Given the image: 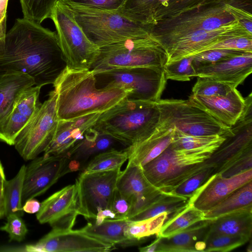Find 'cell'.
<instances>
[{
  "label": "cell",
  "instance_id": "46",
  "mask_svg": "<svg viewBox=\"0 0 252 252\" xmlns=\"http://www.w3.org/2000/svg\"><path fill=\"white\" fill-rule=\"evenodd\" d=\"M224 49L252 53V35L237 36L220 42L206 50Z\"/></svg>",
  "mask_w": 252,
  "mask_h": 252
},
{
  "label": "cell",
  "instance_id": "1",
  "mask_svg": "<svg viewBox=\"0 0 252 252\" xmlns=\"http://www.w3.org/2000/svg\"><path fill=\"white\" fill-rule=\"evenodd\" d=\"M66 66L56 32L24 18L17 19L6 32L0 51V76L22 72L42 87L53 84Z\"/></svg>",
  "mask_w": 252,
  "mask_h": 252
},
{
  "label": "cell",
  "instance_id": "38",
  "mask_svg": "<svg viewBox=\"0 0 252 252\" xmlns=\"http://www.w3.org/2000/svg\"><path fill=\"white\" fill-rule=\"evenodd\" d=\"M232 0H166L157 9V21L176 15L183 11L200 6L217 3H228Z\"/></svg>",
  "mask_w": 252,
  "mask_h": 252
},
{
  "label": "cell",
  "instance_id": "27",
  "mask_svg": "<svg viewBox=\"0 0 252 252\" xmlns=\"http://www.w3.org/2000/svg\"><path fill=\"white\" fill-rule=\"evenodd\" d=\"M252 208L239 209L211 220L208 234L252 238Z\"/></svg>",
  "mask_w": 252,
  "mask_h": 252
},
{
  "label": "cell",
  "instance_id": "37",
  "mask_svg": "<svg viewBox=\"0 0 252 252\" xmlns=\"http://www.w3.org/2000/svg\"><path fill=\"white\" fill-rule=\"evenodd\" d=\"M173 129V138L170 145L178 149H218L226 138L220 135H190Z\"/></svg>",
  "mask_w": 252,
  "mask_h": 252
},
{
  "label": "cell",
  "instance_id": "45",
  "mask_svg": "<svg viewBox=\"0 0 252 252\" xmlns=\"http://www.w3.org/2000/svg\"><path fill=\"white\" fill-rule=\"evenodd\" d=\"M6 218V222L0 227V230L8 234L10 241H23L28 232V229L22 217L12 214L8 215Z\"/></svg>",
  "mask_w": 252,
  "mask_h": 252
},
{
  "label": "cell",
  "instance_id": "29",
  "mask_svg": "<svg viewBox=\"0 0 252 252\" xmlns=\"http://www.w3.org/2000/svg\"><path fill=\"white\" fill-rule=\"evenodd\" d=\"M129 222V220L127 219H108L98 224L89 222L81 229L104 242L127 246L136 243L126 234V227Z\"/></svg>",
  "mask_w": 252,
  "mask_h": 252
},
{
  "label": "cell",
  "instance_id": "47",
  "mask_svg": "<svg viewBox=\"0 0 252 252\" xmlns=\"http://www.w3.org/2000/svg\"><path fill=\"white\" fill-rule=\"evenodd\" d=\"M62 2L90 8L117 11L125 0H61Z\"/></svg>",
  "mask_w": 252,
  "mask_h": 252
},
{
  "label": "cell",
  "instance_id": "53",
  "mask_svg": "<svg viewBox=\"0 0 252 252\" xmlns=\"http://www.w3.org/2000/svg\"><path fill=\"white\" fill-rule=\"evenodd\" d=\"M41 203L34 198L27 200L23 204V210L29 214H34L38 212Z\"/></svg>",
  "mask_w": 252,
  "mask_h": 252
},
{
  "label": "cell",
  "instance_id": "12",
  "mask_svg": "<svg viewBox=\"0 0 252 252\" xmlns=\"http://www.w3.org/2000/svg\"><path fill=\"white\" fill-rule=\"evenodd\" d=\"M120 169L81 173L75 184L79 215L94 220L99 211L110 209Z\"/></svg>",
  "mask_w": 252,
  "mask_h": 252
},
{
  "label": "cell",
  "instance_id": "51",
  "mask_svg": "<svg viewBox=\"0 0 252 252\" xmlns=\"http://www.w3.org/2000/svg\"><path fill=\"white\" fill-rule=\"evenodd\" d=\"M8 2V0H0V51L3 50L5 42Z\"/></svg>",
  "mask_w": 252,
  "mask_h": 252
},
{
  "label": "cell",
  "instance_id": "15",
  "mask_svg": "<svg viewBox=\"0 0 252 252\" xmlns=\"http://www.w3.org/2000/svg\"><path fill=\"white\" fill-rule=\"evenodd\" d=\"M22 251L28 252H108L115 245L92 237L81 229H52L38 242L26 245Z\"/></svg>",
  "mask_w": 252,
  "mask_h": 252
},
{
  "label": "cell",
  "instance_id": "34",
  "mask_svg": "<svg viewBox=\"0 0 252 252\" xmlns=\"http://www.w3.org/2000/svg\"><path fill=\"white\" fill-rule=\"evenodd\" d=\"M25 171L26 165H23L13 178L5 181L4 189L5 217L12 214L20 217L24 215L22 196Z\"/></svg>",
  "mask_w": 252,
  "mask_h": 252
},
{
  "label": "cell",
  "instance_id": "2",
  "mask_svg": "<svg viewBox=\"0 0 252 252\" xmlns=\"http://www.w3.org/2000/svg\"><path fill=\"white\" fill-rule=\"evenodd\" d=\"M59 120H68L103 113L123 100L131 91L120 87L98 88L90 69L66 66L54 84Z\"/></svg>",
  "mask_w": 252,
  "mask_h": 252
},
{
  "label": "cell",
  "instance_id": "23",
  "mask_svg": "<svg viewBox=\"0 0 252 252\" xmlns=\"http://www.w3.org/2000/svg\"><path fill=\"white\" fill-rule=\"evenodd\" d=\"M252 72V53L246 52L225 61L199 66L196 77H207L235 88Z\"/></svg>",
  "mask_w": 252,
  "mask_h": 252
},
{
  "label": "cell",
  "instance_id": "6",
  "mask_svg": "<svg viewBox=\"0 0 252 252\" xmlns=\"http://www.w3.org/2000/svg\"><path fill=\"white\" fill-rule=\"evenodd\" d=\"M225 3L208 4L189 9L156 21L150 36L160 46L200 31H211L237 20L225 9Z\"/></svg>",
  "mask_w": 252,
  "mask_h": 252
},
{
  "label": "cell",
  "instance_id": "17",
  "mask_svg": "<svg viewBox=\"0 0 252 252\" xmlns=\"http://www.w3.org/2000/svg\"><path fill=\"white\" fill-rule=\"evenodd\" d=\"M78 211L75 184L68 185L41 203L36 219L41 224L49 223L52 229L68 230L74 225Z\"/></svg>",
  "mask_w": 252,
  "mask_h": 252
},
{
  "label": "cell",
  "instance_id": "39",
  "mask_svg": "<svg viewBox=\"0 0 252 252\" xmlns=\"http://www.w3.org/2000/svg\"><path fill=\"white\" fill-rule=\"evenodd\" d=\"M251 239L241 236L208 234L204 252H230L244 245Z\"/></svg>",
  "mask_w": 252,
  "mask_h": 252
},
{
  "label": "cell",
  "instance_id": "40",
  "mask_svg": "<svg viewBox=\"0 0 252 252\" xmlns=\"http://www.w3.org/2000/svg\"><path fill=\"white\" fill-rule=\"evenodd\" d=\"M59 0H20L23 18L40 24L49 18Z\"/></svg>",
  "mask_w": 252,
  "mask_h": 252
},
{
  "label": "cell",
  "instance_id": "4",
  "mask_svg": "<svg viewBox=\"0 0 252 252\" xmlns=\"http://www.w3.org/2000/svg\"><path fill=\"white\" fill-rule=\"evenodd\" d=\"M216 148L178 149L170 145L158 157L142 167L148 181L163 192L178 186L207 166L205 161Z\"/></svg>",
  "mask_w": 252,
  "mask_h": 252
},
{
  "label": "cell",
  "instance_id": "19",
  "mask_svg": "<svg viewBox=\"0 0 252 252\" xmlns=\"http://www.w3.org/2000/svg\"><path fill=\"white\" fill-rule=\"evenodd\" d=\"M41 87L35 86L23 91L16 99L10 113L0 122V141L12 146L18 134L40 104Z\"/></svg>",
  "mask_w": 252,
  "mask_h": 252
},
{
  "label": "cell",
  "instance_id": "21",
  "mask_svg": "<svg viewBox=\"0 0 252 252\" xmlns=\"http://www.w3.org/2000/svg\"><path fill=\"white\" fill-rule=\"evenodd\" d=\"M188 100L228 126H234L244 110L246 100L235 88L226 95L205 97L191 94Z\"/></svg>",
  "mask_w": 252,
  "mask_h": 252
},
{
  "label": "cell",
  "instance_id": "5",
  "mask_svg": "<svg viewBox=\"0 0 252 252\" xmlns=\"http://www.w3.org/2000/svg\"><path fill=\"white\" fill-rule=\"evenodd\" d=\"M63 3L70 9L88 39L99 48L129 38L150 35L151 27L135 23L118 11Z\"/></svg>",
  "mask_w": 252,
  "mask_h": 252
},
{
  "label": "cell",
  "instance_id": "22",
  "mask_svg": "<svg viewBox=\"0 0 252 252\" xmlns=\"http://www.w3.org/2000/svg\"><path fill=\"white\" fill-rule=\"evenodd\" d=\"M120 147L126 148L128 146L92 127L86 131L84 138L66 155L69 160L70 171L83 169L87 163L95 155L110 149L121 150Z\"/></svg>",
  "mask_w": 252,
  "mask_h": 252
},
{
  "label": "cell",
  "instance_id": "31",
  "mask_svg": "<svg viewBox=\"0 0 252 252\" xmlns=\"http://www.w3.org/2000/svg\"><path fill=\"white\" fill-rule=\"evenodd\" d=\"M166 0H125L117 10L130 20L151 27L155 24V14Z\"/></svg>",
  "mask_w": 252,
  "mask_h": 252
},
{
  "label": "cell",
  "instance_id": "9",
  "mask_svg": "<svg viewBox=\"0 0 252 252\" xmlns=\"http://www.w3.org/2000/svg\"><path fill=\"white\" fill-rule=\"evenodd\" d=\"M159 111V124L194 136H227L231 127L192 104L188 99H160L157 102Z\"/></svg>",
  "mask_w": 252,
  "mask_h": 252
},
{
  "label": "cell",
  "instance_id": "52",
  "mask_svg": "<svg viewBox=\"0 0 252 252\" xmlns=\"http://www.w3.org/2000/svg\"><path fill=\"white\" fill-rule=\"evenodd\" d=\"M6 181L4 168L0 161V219L5 217L4 189Z\"/></svg>",
  "mask_w": 252,
  "mask_h": 252
},
{
  "label": "cell",
  "instance_id": "49",
  "mask_svg": "<svg viewBox=\"0 0 252 252\" xmlns=\"http://www.w3.org/2000/svg\"><path fill=\"white\" fill-rule=\"evenodd\" d=\"M130 201L122 196L116 189L110 209L115 214L116 219H126L130 208Z\"/></svg>",
  "mask_w": 252,
  "mask_h": 252
},
{
  "label": "cell",
  "instance_id": "24",
  "mask_svg": "<svg viewBox=\"0 0 252 252\" xmlns=\"http://www.w3.org/2000/svg\"><path fill=\"white\" fill-rule=\"evenodd\" d=\"M210 221L203 220L172 236L160 237L157 252H204Z\"/></svg>",
  "mask_w": 252,
  "mask_h": 252
},
{
  "label": "cell",
  "instance_id": "48",
  "mask_svg": "<svg viewBox=\"0 0 252 252\" xmlns=\"http://www.w3.org/2000/svg\"><path fill=\"white\" fill-rule=\"evenodd\" d=\"M225 9L230 13L251 34H252V12L241 7L225 4Z\"/></svg>",
  "mask_w": 252,
  "mask_h": 252
},
{
  "label": "cell",
  "instance_id": "7",
  "mask_svg": "<svg viewBox=\"0 0 252 252\" xmlns=\"http://www.w3.org/2000/svg\"><path fill=\"white\" fill-rule=\"evenodd\" d=\"M166 62L165 52L149 35L99 47L98 55L90 70L95 73L118 68L163 67Z\"/></svg>",
  "mask_w": 252,
  "mask_h": 252
},
{
  "label": "cell",
  "instance_id": "10",
  "mask_svg": "<svg viewBox=\"0 0 252 252\" xmlns=\"http://www.w3.org/2000/svg\"><path fill=\"white\" fill-rule=\"evenodd\" d=\"M94 73L98 88L123 87L131 91L126 98L134 100L157 102L167 81L163 67L118 68Z\"/></svg>",
  "mask_w": 252,
  "mask_h": 252
},
{
  "label": "cell",
  "instance_id": "36",
  "mask_svg": "<svg viewBox=\"0 0 252 252\" xmlns=\"http://www.w3.org/2000/svg\"><path fill=\"white\" fill-rule=\"evenodd\" d=\"M168 217L167 213H163L147 219L129 220L126 227V234L136 243L145 237L158 233Z\"/></svg>",
  "mask_w": 252,
  "mask_h": 252
},
{
  "label": "cell",
  "instance_id": "54",
  "mask_svg": "<svg viewBox=\"0 0 252 252\" xmlns=\"http://www.w3.org/2000/svg\"><path fill=\"white\" fill-rule=\"evenodd\" d=\"M160 237H157L150 245L139 248V251L141 252H157Z\"/></svg>",
  "mask_w": 252,
  "mask_h": 252
},
{
  "label": "cell",
  "instance_id": "30",
  "mask_svg": "<svg viewBox=\"0 0 252 252\" xmlns=\"http://www.w3.org/2000/svg\"><path fill=\"white\" fill-rule=\"evenodd\" d=\"M252 208V181L240 187L210 210L203 212L204 219L214 220L243 208Z\"/></svg>",
  "mask_w": 252,
  "mask_h": 252
},
{
  "label": "cell",
  "instance_id": "44",
  "mask_svg": "<svg viewBox=\"0 0 252 252\" xmlns=\"http://www.w3.org/2000/svg\"><path fill=\"white\" fill-rule=\"evenodd\" d=\"M246 52L224 49L205 50L193 56V65L196 68L199 66L218 63Z\"/></svg>",
  "mask_w": 252,
  "mask_h": 252
},
{
  "label": "cell",
  "instance_id": "20",
  "mask_svg": "<svg viewBox=\"0 0 252 252\" xmlns=\"http://www.w3.org/2000/svg\"><path fill=\"white\" fill-rule=\"evenodd\" d=\"M101 113H92L68 120H59L51 141L44 155L65 156L93 127Z\"/></svg>",
  "mask_w": 252,
  "mask_h": 252
},
{
  "label": "cell",
  "instance_id": "14",
  "mask_svg": "<svg viewBox=\"0 0 252 252\" xmlns=\"http://www.w3.org/2000/svg\"><path fill=\"white\" fill-rule=\"evenodd\" d=\"M252 35L238 21L218 30L200 31L181 37L161 47L167 56L166 63L193 56L208 48L231 38Z\"/></svg>",
  "mask_w": 252,
  "mask_h": 252
},
{
  "label": "cell",
  "instance_id": "13",
  "mask_svg": "<svg viewBox=\"0 0 252 252\" xmlns=\"http://www.w3.org/2000/svg\"><path fill=\"white\" fill-rule=\"evenodd\" d=\"M252 97L246 98L243 114L231 127V133L204 162L221 173L235 161L252 152Z\"/></svg>",
  "mask_w": 252,
  "mask_h": 252
},
{
  "label": "cell",
  "instance_id": "18",
  "mask_svg": "<svg viewBox=\"0 0 252 252\" xmlns=\"http://www.w3.org/2000/svg\"><path fill=\"white\" fill-rule=\"evenodd\" d=\"M251 181L252 169L229 177L215 173L189 198V202L197 209L207 211Z\"/></svg>",
  "mask_w": 252,
  "mask_h": 252
},
{
  "label": "cell",
  "instance_id": "35",
  "mask_svg": "<svg viewBox=\"0 0 252 252\" xmlns=\"http://www.w3.org/2000/svg\"><path fill=\"white\" fill-rule=\"evenodd\" d=\"M128 159V153L124 149H113L101 152L92 158L82 172H94L121 169Z\"/></svg>",
  "mask_w": 252,
  "mask_h": 252
},
{
  "label": "cell",
  "instance_id": "28",
  "mask_svg": "<svg viewBox=\"0 0 252 252\" xmlns=\"http://www.w3.org/2000/svg\"><path fill=\"white\" fill-rule=\"evenodd\" d=\"M157 189L146 179L142 167L129 161L124 170H121L116 183V189L130 202L133 199Z\"/></svg>",
  "mask_w": 252,
  "mask_h": 252
},
{
  "label": "cell",
  "instance_id": "26",
  "mask_svg": "<svg viewBox=\"0 0 252 252\" xmlns=\"http://www.w3.org/2000/svg\"><path fill=\"white\" fill-rule=\"evenodd\" d=\"M35 84L32 77L22 72L10 71L0 76V122L10 113L20 94Z\"/></svg>",
  "mask_w": 252,
  "mask_h": 252
},
{
  "label": "cell",
  "instance_id": "33",
  "mask_svg": "<svg viewBox=\"0 0 252 252\" xmlns=\"http://www.w3.org/2000/svg\"><path fill=\"white\" fill-rule=\"evenodd\" d=\"M189 203V199L171 193L162 192L147 208L128 219L137 221L147 219L163 213L168 217L182 209Z\"/></svg>",
  "mask_w": 252,
  "mask_h": 252
},
{
  "label": "cell",
  "instance_id": "42",
  "mask_svg": "<svg viewBox=\"0 0 252 252\" xmlns=\"http://www.w3.org/2000/svg\"><path fill=\"white\" fill-rule=\"evenodd\" d=\"M235 88L225 83L207 77H197L192 94L205 97L226 95Z\"/></svg>",
  "mask_w": 252,
  "mask_h": 252
},
{
  "label": "cell",
  "instance_id": "16",
  "mask_svg": "<svg viewBox=\"0 0 252 252\" xmlns=\"http://www.w3.org/2000/svg\"><path fill=\"white\" fill-rule=\"evenodd\" d=\"M26 166L22 205L28 199L45 192L62 176L70 172L69 160L65 156L43 155Z\"/></svg>",
  "mask_w": 252,
  "mask_h": 252
},
{
  "label": "cell",
  "instance_id": "32",
  "mask_svg": "<svg viewBox=\"0 0 252 252\" xmlns=\"http://www.w3.org/2000/svg\"><path fill=\"white\" fill-rule=\"evenodd\" d=\"M203 220L204 212L194 207L189 200L186 206L168 217L156 235L169 237Z\"/></svg>",
  "mask_w": 252,
  "mask_h": 252
},
{
  "label": "cell",
  "instance_id": "8",
  "mask_svg": "<svg viewBox=\"0 0 252 252\" xmlns=\"http://www.w3.org/2000/svg\"><path fill=\"white\" fill-rule=\"evenodd\" d=\"M49 18L55 26L58 43L66 66L74 69H90L98 55L99 48L86 37L70 9L59 0Z\"/></svg>",
  "mask_w": 252,
  "mask_h": 252
},
{
  "label": "cell",
  "instance_id": "11",
  "mask_svg": "<svg viewBox=\"0 0 252 252\" xmlns=\"http://www.w3.org/2000/svg\"><path fill=\"white\" fill-rule=\"evenodd\" d=\"M58 121L57 94L54 90L15 139L14 146L23 159L32 160L44 153L52 139Z\"/></svg>",
  "mask_w": 252,
  "mask_h": 252
},
{
  "label": "cell",
  "instance_id": "3",
  "mask_svg": "<svg viewBox=\"0 0 252 252\" xmlns=\"http://www.w3.org/2000/svg\"><path fill=\"white\" fill-rule=\"evenodd\" d=\"M159 121L157 102L126 98L102 113L93 127L129 146L150 135Z\"/></svg>",
  "mask_w": 252,
  "mask_h": 252
},
{
  "label": "cell",
  "instance_id": "25",
  "mask_svg": "<svg viewBox=\"0 0 252 252\" xmlns=\"http://www.w3.org/2000/svg\"><path fill=\"white\" fill-rule=\"evenodd\" d=\"M174 131L158 124L148 137L126 148L128 161L142 167L154 159L172 143Z\"/></svg>",
  "mask_w": 252,
  "mask_h": 252
},
{
  "label": "cell",
  "instance_id": "43",
  "mask_svg": "<svg viewBox=\"0 0 252 252\" xmlns=\"http://www.w3.org/2000/svg\"><path fill=\"white\" fill-rule=\"evenodd\" d=\"M215 173L214 168L207 164L204 168L180 184L171 193L189 199Z\"/></svg>",
  "mask_w": 252,
  "mask_h": 252
},
{
  "label": "cell",
  "instance_id": "41",
  "mask_svg": "<svg viewBox=\"0 0 252 252\" xmlns=\"http://www.w3.org/2000/svg\"><path fill=\"white\" fill-rule=\"evenodd\" d=\"M193 56L183 58L178 61L166 63L163 70L166 79L179 81H189L196 77V69L192 61Z\"/></svg>",
  "mask_w": 252,
  "mask_h": 252
},
{
  "label": "cell",
  "instance_id": "50",
  "mask_svg": "<svg viewBox=\"0 0 252 252\" xmlns=\"http://www.w3.org/2000/svg\"><path fill=\"white\" fill-rule=\"evenodd\" d=\"M251 169H252V152L235 161L222 173L220 174L223 177H229Z\"/></svg>",
  "mask_w": 252,
  "mask_h": 252
}]
</instances>
